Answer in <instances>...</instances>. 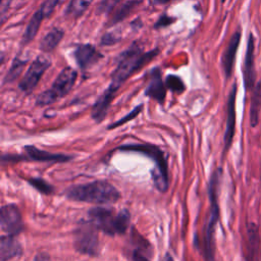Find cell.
I'll list each match as a JSON object with an SVG mask.
<instances>
[{
	"mask_svg": "<svg viewBox=\"0 0 261 261\" xmlns=\"http://www.w3.org/2000/svg\"><path fill=\"white\" fill-rule=\"evenodd\" d=\"M63 36V30L59 28H53L42 38L40 42V49L46 53L53 51L59 45Z\"/></svg>",
	"mask_w": 261,
	"mask_h": 261,
	"instance_id": "21",
	"label": "cell"
},
{
	"mask_svg": "<svg viewBox=\"0 0 261 261\" xmlns=\"http://www.w3.org/2000/svg\"><path fill=\"white\" fill-rule=\"evenodd\" d=\"M77 77V72L71 66L64 67L60 73L57 75L55 81L53 82L51 88L41 93L37 99L36 103L39 106L50 105L64 96H66L70 90L73 88L75 81Z\"/></svg>",
	"mask_w": 261,
	"mask_h": 261,
	"instance_id": "6",
	"label": "cell"
},
{
	"mask_svg": "<svg viewBox=\"0 0 261 261\" xmlns=\"http://www.w3.org/2000/svg\"><path fill=\"white\" fill-rule=\"evenodd\" d=\"M97 228L89 221H82L74 231L73 246L82 254L97 256L99 254V239Z\"/></svg>",
	"mask_w": 261,
	"mask_h": 261,
	"instance_id": "7",
	"label": "cell"
},
{
	"mask_svg": "<svg viewBox=\"0 0 261 261\" xmlns=\"http://www.w3.org/2000/svg\"><path fill=\"white\" fill-rule=\"evenodd\" d=\"M124 152H137L151 158L155 167L152 170V177L156 189L162 193L168 189V169L164 152L157 146L151 144H127L117 148Z\"/></svg>",
	"mask_w": 261,
	"mask_h": 261,
	"instance_id": "5",
	"label": "cell"
},
{
	"mask_svg": "<svg viewBox=\"0 0 261 261\" xmlns=\"http://www.w3.org/2000/svg\"><path fill=\"white\" fill-rule=\"evenodd\" d=\"M224 1H225V0H221V2H224Z\"/></svg>",
	"mask_w": 261,
	"mask_h": 261,
	"instance_id": "35",
	"label": "cell"
},
{
	"mask_svg": "<svg viewBox=\"0 0 261 261\" xmlns=\"http://www.w3.org/2000/svg\"><path fill=\"white\" fill-rule=\"evenodd\" d=\"M255 38L253 34L249 35L248 43H247V50H246V56H245V62H244V85L246 90H252L255 87V79H256V72H255Z\"/></svg>",
	"mask_w": 261,
	"mask_h": 261,
	"instance_id": "14",
	"label": "cell"
},
{
	"mask_svg": "<svg viewBox=\"0 0 261 261\" xmlns=\"http://www.w3.org/2000/svg\"><path fill=\"white\" fill-rule=\"evenodd\" d=\"M0 225L2 231L8 236L15 237L22 231L23 221L16 205L7 204L2 206L0 211Z\"/></svg>",
	"mask_w": 261,
	"mask_h": 261,
	"instance_id": "9",
	"label": "cell"
},
{
	"mask_svg": "<svg viewBox=\"0 0 261 261\" xmlns=\"http://www.w3.org/2000/svg\"><path fill=\"white\" fill-rule=\"evenodd\" d=\"M161 261H174V259H173V257L170 255V253H165V255L163 256V258H162V260Z\"/></svg>",
	"mask_w": 261,
	"mask_h": 261,
	"instance_id": "33",
	"label": "cell"
},
{
	"mask_svg": "<svg viewBox=\"0 0 261 261\" xmlns=\"http://www.w3.org/2000/svg\"><path fill=\"white\" fill-rule=\"evenodd\" d=\"M241 36H242L241 31L240 30L236 31L232 34L224 52H223V55H222V58H221V63H222L223 72H224L226 79H229L231 73H232V68H233L238 48H239V45H240Z\"/></svg>",
	"mask_w": 261,
	"mask_h": 261,
	"instance_id": "17",
	"label": "cell"
},
{
	"mask_svg": "<svg viewBox=\"0 0 261 261\" xmlns=\"http://www.w3.org/2000/svg\"><path fill=\"white\" fill-rule=\"evenodd\" d=\"M28 181L32 187H34L37 191H39L40 193H42L44 195H51L54 191L53 187L43 178L33 177V178L28 179Z\"/></svg>",
	"mask_w": 261,
	"mask_h": 261,
	"instance_id": "26",
	"label": "cell"
},
{
	"mask_svg": "<svg viewBox=\"0 0 261 261\" xmlns=\"http://www.w3.org/2000/svg\"><path fill=\"white\" fill-rule=\"evenodd\" d=\"M34 261H50V257L46 253H39L36 255Z\"/></svg>",
	"mask_w": 261,
	"mask_h": 261,
	"instance_id": "32",
	"label": "cell"
},
{
	"mask_svg": "<svg viewBox=\"0 0 261 261\" xmlns=\"http://www.w3.org/2000/svg\"><path fill=\"white\" fill-rule=\"evenodd\" d=\"M89 221L98 229L108 236L122 234L128 226L130 214L126 209L116 212L105 207H95L88 212Z\"/></svg>",
	"mask_w": 261,
	"mask_h": 261,
	"instance_id": "4",
	"label": "cell"
},
{
	"mask_svg": "<svg viewBox=\"0 0 261 261\" xmlns=\"http://www.w3.org/2000/svg\"><path fill=\"white\" fill-rule=\"evenodd\" d=\"M174 21V18L170 17V16H167L166 14H163L159 19L158 21L156 22V24L154 25L156 29L158 28H164V27H167L168 24H170L171 22Z\"/></svg>",
	"mask_w": 261,
	"mask_h": 261,
	"instance_id": "30",
	"label": "cell"
},
{
	"mask_svg": "<svg viewBox=\"0 0 261 261\" xmlns=\"http://www.w3.org/2000/svg\"><path fill=\"white\" fill-rule=\"evenodd\" d=\"M222 169L217 168L214 170L210 177L208 186V194L210 200V210L208 219L204 230L203 240V255L204 261H215V242L214 233L216 224L219 219V205H218V189L221 179Z\"/></svg>",
	"mask_w": 261,
	"mask_h": 261,
	"instance_id": "3",
	"label": "cell"
},
{
	"mask_svg": "<svg viewBox=\"0 0 261 261\" xmlns=\"http://www.w3.org/2000/svg\"><path fill=\"white\" fill-rule=\"evenodd\" d=\"M148 85L145 90V95L158 103L163 104L166 97V86L161 77V71L159 68H153L148 73Z\"/></svg>",
	"mask_w": 261,
	"mask_h": 261,
	"instance_id": "13",
	"label": "cell"
},
{
	"mask_svg": "<svg viewBox=\"0 0 261 261\" xmlns=\"http://www.w3.org/2000/svg\"><path fill=\"white\" fill-rule=\"evenodd\" d=\"M23 150L27 154V157L33 161L40 162H66L72 159V156L65 154H56L51 153L46 150H42L37 148L36 146L28 145L23 147Z\"/></svg>",
	"mask_w": 261,
	"mask_h": 261,
	"instance_id": "18",
	"label": "cell"
},
{
	"mask_svg": "<svg viewBox=\"0 0 261 261\" xmlns=\"http://www.w3.org/2000/svg\"><path fill=\"white\" fill-rule=\"evenodd\" d=\"M93 1L94 0H70L65 9V14L73 18L80 17L90 7Z\"/></svg>",
	"mask_w": 261,
	"mask_h": 261,
	"instance_id": "23",
	"label": "cell"
},
{
	"mask_svg": "<svg viewBox=\"0 0 261 261\" xmlns=\"http://www.w3.org/2000/svg\"><path fill=\"white\" fill-rule=\"evenodd\" d=\"M27 64V60L25 59H21L19 57H15L12 61V64L8 70V72L6 73L3 83L7 84V83H12L14 82L19 74L21 73L24 65Z\"/></svg>",
	"mask_w": 261,
	"mask_h": 261,
	"instance_id": "24",
	"label": "cell"
},
{
	"mask_svg": "<svg viewBox=\"0 0 261 261\" xmlns=\"http://www.w3.org/2000/svg\"><path fill=\"white\" fill-rule=\"evenodd\" d=\"M159 50L153 49L150 51H143L142 47L134 44L132 47L121 52L118 56L117 65L112 73L111 83L109 87L103 92L102 96L112 102L118 89L121 85L136 71L141 69L144 65L149 63L155 56H157Z\"/></svg>",
	"mask_w": 261,
	"mask_h": 261,
	"instance_id": "1",
	"label": "cell"
},
{
	"mask_svg": "<svg viewBox=\"0 0 261 261\" xmlns=\"http://www.w3.org/2000/svg\"><path fill=\"white\" fill-rule=\"evenodd\" d=\"M65 194L72 201L98 205L113 204L120 199L118 190L106 180H94L76 185L67 189Z\"/></svg>",
	"mask_w": 261,
	"mask_h": 261,
	"instance_id": "2",
	"label": "cell"
},
{
	"mask_svg": "<svg viewBox=\"0 0 261 261\" xmlns=\"http://www.w3.org/2000/svg\"><path fill=\"white\" fill-rule=\"evenodd\" d=\"M51 65V60L46 55H39L29 66L24 75L18 83V88L24 94H30L38 85L47 68Z\"/></svg>",
	"mask_w": 261,
	"mask_h": 261,
	"instance_id": "8",
	"label": "cell"
},
{
	"mask_svg": "<svg viewBox=\"0 0 261 261\" xmlns=\"http://www.w3.org/2000/svg\"><path fill=\"white\" fill-rule=\"evenodd\" d=\"M143 106H144L143 104H140V105L136 106L133 110H130V112H128L126 115H124L123 117H121L119 120H117V121H115V122H113V123L109 124V126H108L107 128H108V129H112V128L118 127V126H120V125H122V124L126 123L127 121H129V120L134 119V118H135L139 113H141V112H142Z\"/></svg>",
	"mask_w": 261,
	"mask_h": 261,
	"instance_id": "27",
	"label": "cell"
},
{
	"mask_svg": "<svg viewBox=\"0 0 261 261\" xmlns=\"http://www.w3.org/2000/svg\"><path fill=\"white\" fill-rule=\"evenodd\" d=\"M132 260L133 261H151L153 256V247L143 236L133 229L132 234Z\"/></svg>",
	"mask_w": 261,
	"mask_h": 261,
	"instance_id": "16",
	"label": "cell"
},
{
	"mask_svg": "<svg viewBox=\"0 0 261 261\" xmlns=\"http://www.w3.org/2000/svg\"><path fill=\"white\" fill-rule=\"evenodd\" d=\"M121 0H101L97 7V13H109Z\"/></svg>",
	"mask_w": 261,
	"mask_h": 261,
	"instance_id": "29",
	"label": "cell"
},
{
	"mask_svg": "<svg viewBox=\"0 0 261 261\" xmlns=\"http://www.w3.org/2000/svg\"><path fill=\"white\" fill-rule=\"evenodd\" d=\"M12 0H0V14H1V20L4 21L5 16H6V12L8 10V8L10 7Z\"/></svg>",
	"mask_w": 261,
	"mask_h": 261,
	"instance_id": "31",
	"label": "cell"
},
{
	"mask_svg": "<svg viewBox=\"0 0 261 261\" xmlns=\"http://www.w3.org/2000/svg\"><path fill=\"white\" fill-rule=\"evenodd\" d=\"M120 40H121V36H120L119 32L112 31V32H108L103 35V37L101 38L100 44L102 46H111V45L118 43Z\"/></svg>",
	"mask_w": 261,
	"mask_h": 261,
	"instance_id": "28",
	"label": "cell"
},
{
	"mask_svg": "<svg viewBox=\"0 0 261 261\" xmlns=\"http://www.w3.org/2000/svg\"><path fill=\"white\" fill-rule=\"evenodd\" d=\"M236 98H237V85L233 84L227 99L226 110V124L224 132V152H226L232 143L236 132Z\"/></svg>",
	"mask_w": 261,
	"mask_h": 261,
	"instance_id": "11",
	"label": "cell"
},
{
	"mask_svg": "<svg viewBox=\"0 0 261 261\" xmlns=\"http://www.w3.org/2000/svg\"><path fill=\"white\" fill-rule=\"evenodd\" d=\"M22 254V247L13 236H2L0 240V260L8 261Z\"/></svg>",
	"mask_w": 261,
	"mask_h": 261,
	"instance_id": "19",
	"label": "cell"
},
{
	"mask_svg": "<svg viewBox=\"0 0 261 261\" xmlns=\"http://www.w3.org/2000/svg\"><path fill=\"white\" fill-rule=\"evenodd\" d=\"M143 0H128L126 2H124L123 4H121L120 7L117 8V10L115 11V13L112 15L109 25H113L117 22L122 21L125 17H127L129 15V13L138 6L140 5V3Z\"/></svg>",
	"mask_w": 261,
	"mask_h": 261,
	"instance_id": "22",
	"label": "cell"
},
{
	"mask_svg": "<svg viewBox=\"0 0 261 261\" xmlns=\"http://www.w3.org/2000/svg\"><path fill=\"white\" fill-rule=\"evenodd\" d=\"M245 261H261V236L255 222L247 223V245Z\"/></svg>",
	"mask_w": 261,
	"mask_h": 261,
	"instance_id": "12",
	"label": "cell"
},
{
	"mask_svg": "<svg viewBox=\"0 0 261 261\" xmlns=\"http://www.w3.org/2000/svg\"><path fill=\"white\" fill-rule=\"evenodd\" d=\"M74 59L82 70H86L89 67L96 64L103 56L92 44L79 45L73 52Z\"/></svg>",
	"mask_w": 261,
	"mask_h": 261,
	"instance_id": "15",
	"label": "cell"
},
{
	"mask_svg": "<svg viewBox=\"0 0 261 261\" xmlns=\"http://www.w3.org/2000/svg\"><path fill=\"white\" fill-rule=\"evenodd\" d=\"M165 86L166 88H168L171 92L173 93H177L180 94L186 90V86L184 81L174 74H168L165 79Z\"/></svg>",
	"mask_w": 261,
	"mask_h": 261,
	"instance_id": "25",
	"label": "cell"
},
{
	"mask_svg": "<svg viewBox=\"0 0 261 261\" xmlns=\"http://www.w3.org/2000/svg\"><path fill=\"white\" fill-rule=\"evenodd\" d=\"M261 111V79L254 87L251 104H250V124L255 127L259 123V116Z\"/></svg>",
	"mask_w": 261,
	"mask_h": 261,
	"instance_id": "20",
	"label": "cell"
},
{
	"mask_svg": "<svg viewBox=\"0 0 261 261\" xmlns=\"http://www.w3.org/2000/svg\"><path fill=\"white\" fill-rule=\"evenodd\" d=\"M152 1H153V3L156 4V5H161V4H165V3L169 2L170 0H152Z\"/></svg>",
	"mask_w": 261,
	"mask_h": 261,
	"instance_id": "34",
	"label": "cell"
},
{
	"mask_svg": "<svg viewBox=\"0 0 261 261\" xmlns=\"http://www.w3.org/2000/svg\"><path fill=\"white\" fill-rule=\"evenodd\" d=\"M59 3V0H45L40 8L35 12L32 19L30 20L27 30L22 37V44L25 45L30 43L37 35L40 24L42 23L43 19L50 16L57 4Z\"/></svg>",
	"mask_w": 261,
	"mask_h": 261,
	"instance_id": "10",
	"label": "cell"
}]
</instances>
